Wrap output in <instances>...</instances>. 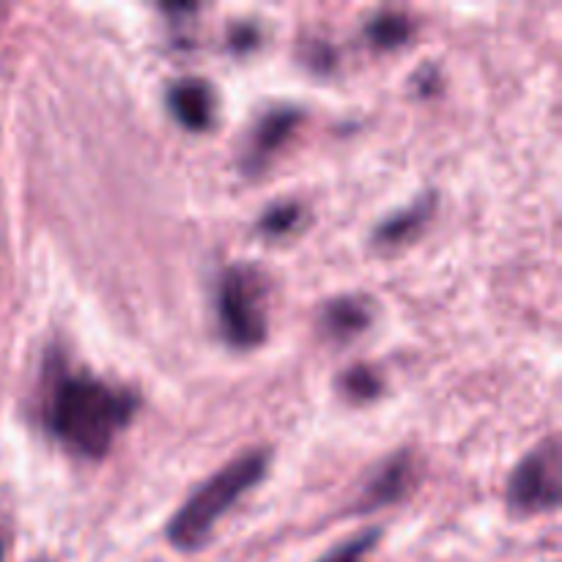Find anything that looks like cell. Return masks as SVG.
Returning <instances> with one entry per match:
<instances>
[{
  "label": "cell",
  "mask_w": 562,
  "mask_h": 562,
  "mask_svg": "<svg viewBox=\"0 0 562 562\" xmlns=\"http://www.w3.org/2000/svg\"><path fill=\"white\" fill-rule=\"evenodd\" d=\"M376 538H379V532H371V536L357 538L355 543H346V547H340L338 552H333L329 558H324L318 562H362V554L368 552V547H371Z\"/></svg>",
  "instance_id": "cell-13"
},
{
  "label": "cell",
  "mask_w": 562,
  "mask_h": 562,
  "mask_svg": "<svg viewBox=\"0 0 562 562\" xmlns=\"http://www.w3.org/2000/svg\"><path fill=\"white\" fill-rule=\"evenodd\" d=\"M140 398L91 373L49 371L42 398V426L71 456L99 461L135 417Z\"/></svg>",
  "instance_id": "cell-1"
},
{
  "label": "cell",
  "mask_w": 562,
  "mask_h": 562,
  "mask_svg": "<svg viewBox=\"0 0 562 562\" xmlns=\"http://www.w3.org/2000/svg\"><path fill=\"white\" fill-rule=\"evenodd\" d=\"M415 31V22L409 20L401 11H379L376 16L368 20V42L379 49H395L401 44H406Z\"/></svg>",
  "instance_id": "cell-10"
},
{
  "label": "cell",
  "mask_w": 562,
  "mask_h": 562,
  "mask_svg": "<svg viewBox=\"0 0 562 562\" xmlns=\"http://www.w3.org/2000/svg\"><path fill=\"white\" fill-rule=\"evenodd\" d=\"M412 481H415V461H412V456H393V459L384 461L376 470V475L366 483L360 499H357V510H376L398 503V499L406 497Z\"/></svg>",
  "instance_id": "cell-7"
},
{
  "label": "cell",
  "mask_w": 562,
  "mask_h": 562,
  "mask_svg": "<svg viewBox=\"0 0 562 562\" xmlns=\"http://www.w3.org/2000/svg\"><path fill=\"white\" fill-rule=\"evenodd\" d=\"M562 494V456L560 439L549 437L530 450L510 472L505 499L514 516L549 514L560 505Z\"/></svg>",
  "instance_id": "cell-4"
},
{
  "label": "cell",
  "mask_w": 562,
  "mask_h": 562,
  "mask_svg": "<svg viewBox=\"0 0 562 562\" xmlns=\"http://www.w3.org/2000/svg\"><path fill=\"white\" fill-rule=\"evenodd\" d=\"M263 285L258 269L247 263H234L220 274L217 296V324L220 335L231 349L250 351L267 340V305H263Z\"/></svg>",
  "instance_id": "cell-3"
},
{
  "label": "cell",
  "mask_w": 562,
  "mask_h": 562,
  "mask_svg": "<svg viewBox=\"0 0 562 562\" xmlns=\"http://www.w3.org/2000/svg\"><path fill=\"white\" fill-rule=\"evenodd\" d=\"M272 453L269 450H247L225 464L217 475L209 477L201 488L184 499L173 519L165 527V536L179 552H198L212 538L217 521L245 497L250 488L263 481Z\"/></svg>",
  "instance_id": "cell-2"
},
{
  "label": "cell",
  "mask_w": 562,
  "mask_h": 562,
  "mask_svg": "<svg viewBox=\"0 0 562 562\" xmlns=\"http://www.w3.org/2000/svg\"><path fill=\"white\" fill-rule=\"evenodd\" d=\"M431 212H434V195L420 198V201L412 203L409 209H404V212L384 220V223L373 231L371 236L373 245L376 247L406 245V241H412L423 228H426V223L431 220Z\"/></svg>",
  "instance_id": "cell-9"
},
{
  "label": "cell",
  "mask_w": 562,
  "mask_h": 562,
  "mask_svg": "<svg viewBox=\"0 0 562 562\" xmlns=\"http://www.w3.org/2000/svg\"><path fill=\"white\" fill-rule=\"evenodd\" d=\"M0 562H3V538H0Z\"/></svg>",
  "instance_id": "cell-15"
},
{
  "label": "cell",
  "mask_w": 562,
  "mask_h": 562,
  "mask_svg": "<svg viewBox=\"0 0 562 562\" xmlns=\"http://www.w3.org/2000/svg\"><path fill=\"white\" fill-rule=\"evenodd\" d=\"M252 44H256V27L239 25L234 33H231V47L241 49V47H252Z\"/></svg>",
  "instance_id": "cell-14"
},
{
  "label": "cell",
  "mask_w": 562,
  "mask_h": 562,
  "mask_svg": "<svg viewBox=\"0 0 562 562\" xmlns=\"http://www.w3.org/2000/svg\"><path fill=\"white\" fill-rule=\"evenodd\" d=\"M302 113L296 108H274L263 115L252 130L250 143L245 148V170L247 173H258L274 154L280 151L285 140L291 137L294 126L300 124Z\"/></svg>",
  "instance_id": "cell-6"
},
{
  "label": "cell",
  "mask_w": 562,
  "mask_h": 562,
  "mask_svg": "<svg viewBox=\"0 0 562 562\" xmlns=\"http://www.w3.org/2000/svg\"><path fill=\"white\" fill-rule=\"evenodd\" d=\"M338 390L351 404H368V401H376L382 395L384 382L371 366H351L340 373Z\"/></svg>",
  "instance_id": "cell-11"
},
{
  "label": "cell",
  "mask_w": 562,
  "mask_h": 562,
  "mask_svg": "<svg viewBox=\"0 0 562 562\" xmlns=\"http://www.w3.org/2000/svg\"><path fill=\"white\" fill-rule=\"evenodd\" d=\"M373 313H376V307L368 296H335L322 311V333L327 338L338 340V344H349V340H355L357 335L371 327Z\"/></svg>",
  "instance_id": "cell-8"
},
{
  "label": "cell",
  "mask_w": 562,
  "mask_h": 562,
  "mask_svg": "<svg viewBox=\"0 0 562 562\" xmlns=\"http://www.w3.org/2000/svg\"><path fill=\"white\" fill-rule=\"evenodd\" d=\"M170 115L190 132H206L214 124V86L201 77H181L165 93Z\"/></svg>",
  "instance_id": "cell-5"
},
{
  "label": "cell",
  "mask_w": 562,
  "mask_h": 562,
  "mask_svg": "<svg viewBox=\"0 0 562 562\" xmlns=\"http://www.w3.org/2000/svg\"><path fill=\"white\" fill-rule=\"evenodd\" d=\"M302 220V206L294 201H285V203H274V206H269L267 212L261 214V223H258V228H261V234L267 236H285L291 234V231L300 225Z\"/></svg>",
  "instance_id": "cell-12"
}]
</instances>
